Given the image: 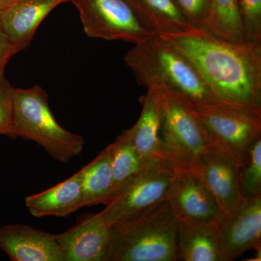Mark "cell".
Returning a JSON list of instances; mask_svg holds the SVG:
<instances>
[{"instance_id":"obj_1","label":"cell","mask_w":261,"mask_h":261,"mask_svg":"<svg viewBox=\"0 0 261 261\" xmlns=\"http://www.w3.org/2000/svg\"><path fill=\"white\" fill-rule=\"evenodd\" d=\"M160 37L193 65L219 100L261 109L260 43L231 42L196 29Z\"/></svg>"},{"instance_id":"obj_2","label":"cell","mask_w":261,"mask_h":261,"mask_svg":"<svg viewBox=\"0 0 261 261\" xmlns=\"http://www.w3.org/2000/svg\"><path fill=\"white\" fill-rule=\"evenodd\" d=\"M124 61L138 84L147 89H168L192 104L221 102L193 65L159 35L135 44Z\"/></svg>"},{"instance_id":"obj_3","label":"cell","mask_w":261,"mask_h":261,"mask_svg":"<svg viewBox=\"0 0 261 261\" xmlns=\"http://www.w3.org/2000/svg\"><path fill=\"white\" fill-rule=\"evenodd\" d=\"M178 220L166 200L111 226L105 261L178 260Z\"/></svg>"},{"instance_id":"obj_4","label":"cell","mask_w":261,"mask_h":261,"mask_svg":"<svg viewBox=\"0 0 261 261\" xmlns=\"http://www.w3.org/2000/svg\"><path fill=\"white\" fill-rule=\"evenodd\" d=\"M13 105L15 137L36 142L53 159L63 163L82 153L84 139L58 123L42 87L13 89Z\"/></svg>"},{"instance_id":"obj_5","label":"cell","mask_w":261,"mask_h":261,"mask_svg":"<svg viewBox=\"0 0 261 261\" xmlns=\"http://www.w3.org/2000/svg\"><path fill=\"white\" fill-rule=\"evenodd\" d=\"M157 92L161 113L163 153L174 165L200 176L205 158L214 149L191 102L164 88Z\"/></svg>"},{"instance_id":"obj_6","label":"cell","mask_w":261,"mask_h":261,"mask_svg":"<svg viewBox=\"0 0 261 261\" xmlns=\"http://www.w3.org/2000/svg\"><path fill=\"white\" fill-rule=\"evenodd\" d=\"M192 106L213 148L241 168L247 149L261 138V109L223 101Z\"/></svg>"},{"instance_id":"obj_7","label":"cell","mask_w":261,"mask_h":261,"mask_svg":"<svg viewBox=\"0 0 261 261\" xmlns=\"http://www.w3.org/2000/svg\"><path fill=\"white\" fill-rule=\"evenodd\" d=\"M174 164L166 157L150 160L127 180L97 216L108 226L132 217L166 200Z\"/></svg>"},{"instance_id":"obj_8","label":"cell","mask_w":261,"mask_h":261,"mask_svg":"<svg viewBox=\"0 0 261 261\" xmlns=\"http://www.w3.org/2000/svg\"><path fill=\"white\" fill-rule=\"evenodd\" d=\"M89 37L137 44L154 35L125 0H70Z\"/></svg>"},{"instance_id":"obj_9","label":"cell","mask_w":261,"mask_h":261,"mask_svg":"<svg viewBox=\"0 0 261 261\" xmlns=\"http://www.w3.org/2000/svg\"><path fill=\"white\" fill-rule=\"evenodd\" d=\"M166 201L179 222H211L221 217L219 206L198 175L174 165Z\"/></svg>"},{"instance_id":"obj_10","label":"cell","mask_w":261,"mask_h":261,"mask_svg":"<svg viewBox=\"0 0 261 261\" xmlns=\"http://www.w3.org/2000/svg\"><path fill=\"white\" fill-rule=\"evenodd\" d=\"M220 248L224 261L250 250H260L261 193L243 197L229 214L220 218Z\"/></svg>"},{"instance_id":"obj_11","label":"cell","mask_w":261,"mask_h":261,"mask_svg":"<svg viewBox=\"0 0 261 261\" xmlns=\"http://www.w3.org/2000/svg\"><path fill=\"white\" fill-rule=\"evenodd\" d=\"M0 248L13 261H64L56 234L28 225L0 227Z\"/></svg>"},{"instance_id":"obj_12","label":"cell","mask_w":261,"mask_h":261,"mask_svg":"<svg viewBox=\"0 0 261 261\" xmlns=\"http://www.w3.org/2000/svg\"><path fill=\"white\" fill-rule=\"evenodd\" d=\"M56 237L64 261H105L111 240V226L103 223L97 214L90 215Z\"/></svg>"},{"instance_id":"obj_13","label":"cell","mask_w":261,"mask_h":261,"mask_svg":"<svg viewBox=\"0 0 261 261\" xmlns=\"http://www.w3.org/2000/svg\"><path fill=\"white\" fill-rule=\"evenodd\" d=\"M70 0H11L0 9V21L15 50L28 47L38 27L58 5Z\"/></svg>"},{"instance_id":"obj_14","label":"cell","mask_w":261,"mask_h":261,"mask_svg":"<svg viewBox=\"0 0 261 261\" xmlns=\"http://www.w3.org/2000/svg\"><path fill=\"white\" fill-rule=\"evenodd\" d=\"M200 176L214 196L221 217L229 214L243 198L240 168L214 149L205 158Z\"/></svg>"},{"instance_id":"obj_15","label":"cell","mask_w":261,"mask_h":261,"mask_svg":"<svg viewBox=\"0 0 261 261\" xmlns=\"http://www.w3.org/2000/svg\"><path fill=\"white\" fill-rule=\"evenodd\" d=\"M219 219L211 222L178 221V260L224 261L220 248Z\"/></svg>"},{"instance_id":"obj_16","label":"cell","mask_w":261,"mask_h":261,"mask_svg":"<svg viewBox=\"0 0 261 261\" xmlns=\"http://www.w3.org/2000/svg\"><path fill=\"white\" fill-rule=\"evenodd\" d=\"M25 205L34 217H65L84 207L80 171L56 186L27 196Z\"/></svg>"},{"instance_id":"obj_17","label":"cell","mask_w":261,"mask_h":261,"mask_svg":"<svg viewBox=\"0 0 261 261\" xmlns=\"http://www.w3.org/2000/svg\"><path fill=\"white\" fill-rule=\"evenodd\" d=\"M162 113L157 92L147 88L142 98V110L136 124L128 129L130 140L143 161L166 157L161 143Z\"/></svg>"},{"instance_id":"obj_18","label":"cell","mask_w":261,"mask_h":261,"mask_svg":"<svg viewBox=\"0 0 261 261\" xmlns=\"http://www.w3.org/2000/svg\"><path fill=\"white\" fill-rule=\"evenodd\" d=\"M146 29L154 35L179 34L192 29L172 0H125Z\"/></svg>"},{"instance_id":"obj_19","label":"cell","mask_w":261,"mask_h":261,"mask_svg":"<svg viewBox=\"0 0 261 261\" xmlns=\"http://www.w3.org/2000/svg\"><path fill=\"white\" fill-rule=\"evenodd\" d=\"M83 205H107L113 198L112 171L108 147L80 170Z\"/></svg>"},{"instance_id":"obj_20","label":"cell","mask_w":261,"mask_h":261,"mask_svg":"<svg viewBox=\"0 0 261 261\" xmlns=\"http://www.w3.org/2000/svg\"><path fill=\"white\" fill-rule=\"evenodd\" d=\"M204 30L231 42L247 41L238 0H211Z\"/></svg>"},{"instance_id":"obj_21","label":"cell","mask_w":261,"mask_h":261,"mask_svg":"<svg viewBox=\"0 0 261 261\" xmlns=\"http://www.w3.org/2000/svg\"><path fill=\"white\" fill-rule=\"evenodd\" d=\"M108 148L111 160L114 196L118 189L149 161L146 162L140 157L132 143L128 130H124L114 142L108 146Z\"/></svg>"},{"instance_id":"obj_22","label":"cell","mask_w":261,"mask_h":261,"mask_svg":"<svg viewBox=\"0 0 261 261\" xmlns=\"http://www.w3.org/2000/svg\"><path fill=\"white\" fill-rule=\"evenodd\" d=\"M240 183L243 197L261 193V138L247 149L240 168Z\"/></svg>"},{"instance_id":"obj_23","label":"cell","mask_w":261,"mask_h":261,"mask_svg":"<svg viewBox=\"0 0 261 261\" xmlns=\"http://www.w3.org/2000/svg\"><path fill=\"white\" fill-rule=\"evenodd\" d=\"M247 41L261 44V0H238Z\"/></svg>"},{"instance_id":"obj_24","label":"cell","mask_w":261,"mask_h":261,"mask_svg":"<svg viewBox=\"0 0 261 261\" xmlns=\"http://www.w3.org/2000/svg\"><path fill=\"white\" fill-rule=\"evenodd\" d=\"M13 89L0 73V136L15 137Z\"/></svg>"},{"instance_id":"obj_25","label":"cell","mask_w":261,"mask_h":261,"mask_svg":"<svg viewBox=\"0 0 261 261\" xmlns=\"http://www.w3.org/2000/svg\"><path fill=\"white\" fill-rule=\"evenodd\" d=\"M192 29H204L210 12L211 0H172Z\"/></svg>"},{"instance_id":"obj_26","label":"cell","mask_w":261,"mask_h":261,"mask_svg":"<svg viewBox=\"0 0 261 261\" xmlns=\"http://www.w3.org/2000/svg\"><path fill=\"white\" fill-rule=\"evenodd\" d=\"M17 53L0 21V73H5V67L10 58Z\"/></svg>"},{"instance_id":"obj_27","label":"cell","mask_w":261,"mask_h":261,"mask_svg":"<svg viewBox=\"0 0 261 261\" xmlns=\"http://www.w3.org/2000/svg\"><path fill=\"white\" fill-rule=\"evenodd\" d=\"M11 0H0V9L3 8L7 4L10 3Z\"/></svg>"}]
</instances>
